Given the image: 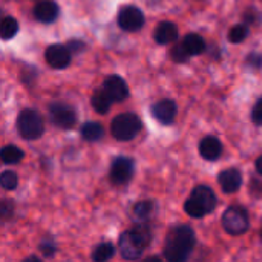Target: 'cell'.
<instances>
[{"instance_id": "6da1fadb", "label": "cell", "mask_w": 262, "mask_h": 262, "mask_svg": "<svg viewBox=\"0 0 262 262\" xmlns=\"http://www.w3.org/2000/svg\"><path fill=\"white\" fill-rule=\"evenodd\" d=\"M195 247V233L192 227L181 224L173 227L164 244V258L170 262L186 261Z\"/></svg>"}, {"instance_id": "7a4b0ae2", "label": "cell", "mask_w": 262, "mask_h": 262, "mask_svg": "<svg viewBox=\"0 0 262 262\" xmlns=\"http://www.w3.org/2000/svg\"><path fill=\"white\" fill-rule=\"evenodd\" d=\"M150 243V230L147 226H137L120 236V253L127 261L140 259L144 249Z\"/></svg>"}, {"instance_id": "3957f363", "label": "cell", "mask_w": 262, "mask_h": 262, "mask_svg": "<svg viewBox=\"0 0 262 262\" xmlns=\"http://www.w3.org/2000/svg\"><path fill=\"white\" fill-rule=\"evenodd\" d=\"M216 207V196L207 186H198L184 204V210L192 218H203Z\"/></svg>"}, {"instance_id": "277c9868", "label": "cell", "mask_w": 262, "mask_h": 262, "mask_svg": "<svg viewBox=\"0 0 262 262\" xmlns=\"http://www.w3.org/2000/svg\"><path fill=\"white\" fill-rule=\"evenodd\" d=\"M143 127L141 120L135 114H120L112 120L111 132L115 140L118 141H130L134 140Z\"/></svg>"}, {"instance_id": "5b68a950", "label": "cell", "mask_w": 262, "mask_h": 262, "mask_svg": "<svg viewBox=\"0 0 262 262\" xmlns=\"http://www.w3.org/2000/svg\"><path fill=\"white\" fill-rule=\"evenodd\" d=\"M17 129H18V134L25 140L32 141V140H37L43 135L45 121L37 111L25 109L20 112V115L17 118Z\"/></svg>"}, {"instance_id": "8992f818", "label": "cell", "mask_w": 262, "mask_h": 262, "mask_svg": "<svg viewBox=\"0 0 262 262\" xmlns=\"http://www.w3.org/2000/svg\"><path fill=\"white\" fill-rule=\"evenodd\" d=\"M223 227L230 235H243L249 229V215L246 209L239 206H232L223 213Z\"/></svg>"}, {"instance_id": "52a82bcc", "label": "cell", "mask_w": 262, "mask_h": 262, "mask_svg": "<svg viewBox=\"0 0 262 262\" xmlns=\"http://www.w3.org/2000/svg\"><path fill=\"white\" fill-rule=\"evenodd\" d=\"M49 115L52 123L60 129H71L77 121L75 111L64 103H52L49 106Z\"/></svg>"}, {"instance_id": "ba28073f", "label": "cell", "mask_w": 262, "mask_h": 262, "mask_svg": "<svg viewBox=\"0 0 262 262\" xmlns=\"http://www.w3.org/2000/svg\"><path fill=\"white\" fill-rule=\"evenodd\" d=\"M134 170H135L134 160L127 157H120L111 166V181L114 184H126L132 180Z\"/></svg>"}, {"instance_id": "9c48e42d", "label": "cell", "mask_w": 262, "mask_h": 262, "mask_svg": "<svg viewBox=\"0 0 262 262\" xmlns=\"http://www.w3.org/2000/svg\"><path fill=\"white\" fill-rule=\"evenodd\" d=\"M118 25L129 32L138 31L144 26V14L137 6H124L118 14Z\"/></svg>"}, {"instance_id": "30bf717a", "label": "cell", "mask_w": 262, "mask_h": 262, "mask_svg": "<svg viewBox=\"0 0 262 262\" xmlns=\"http://www.w3.org/2000/svg\"><path fill=\"white\" fill-rule=\"evenodd\" d=\"M103 91L112 100V103H120L129 97V88L120 75H109L103 83Z\"/></svg>"}, {"instance_id": "8fae6325", "label": "cell", "mask_w": 262, "mask_h": 262, "mask_svg": "<svg viewBox=\"0 0 262 262\" xmlns=\"http://www.w3.org/2000/svg\"><path fill=\"white\" fill-rule=\"evenodd\" d=\"M46 61L54 69H64L71 63V51L63 45H51L46 49Z\"/></svg>"}, {"instance_id": "7c38bea8", "label": "cell", "mask_w": 262, "mask_h": 262, "mask_svg": "<svg viewBox=\"0 0 262 262\" xmlns=\"http://www.w3.org/2000/svg\"><path fill=\"white\" fill-rule=\"evenodd\" d=\"M152 115L161 124H170L177 115V104L172 100H161L152 106Z\"/></svg>"}, {"instance_id": "4fadbf2b", "label": "cell", "mask_w": 262, "mask_h": 262, "mask_svg": "<svg viewBox=\"0 0 262 262\" xmlns=\"http://www.w3.org/2000/svg\"><path fill=\"white\" fill-rule=\"evenodd\" d=\"M218 183L221 186V189L226 193H233L236 192L241 184H243V175L238 169H227L223 170L218 177Z\"/></svg>"}, {"instance_id": "5bb4252c", "label": "cell", "mask_w": 262, "mask_h": 262, "mask_svg": "<svg viewBox=\"0 0 262 262\" xmlns=\"http://www.w3.org/2000/svg\"><path fill=\"white\" fill-rule=\"evenodd\" d=\"M200 154L207 161H216L223 154V144L216 137H206L200 143Z\"/></svg>"}, {"instance_id": "9a60e30c", "label": "cell", "mask_w": 262, "mask_h": 262, "mask_svg": "<svg viewBox=\"0 0 262 262\" xmlns=\"http://www.w3.org/2000/svg\"><path fill=\"white\" fill-rule=\"evenodd\" d=\"M154 38L158 45H169L178 40V28L172 21H163L157 26Z\"/></svg>"}, {"instance_id": "2e32d148", "label": "cell", "mask_w": 262, "mask_h": 262, "mask_svg": "<svg viewBox=\"0 0 262 262\" xmlns=\"http://www.w3.org/2000/svg\"><path fill=\"white\" fill-rule=\"evenodd\" d=\"M34 15L41 23H51L58 17V6L52 0H43L35 5Z\"/></svg>"}, {"instance_id": "e0dca14e", "label": "cell", "mask_w": 262, "mask_h": 262, "mask_svg": "<svg viewBox=\"0 0 262 262\" xmlns=\"http://www.w3.org/2000/svg\"><path fill=\"white\" fill-rule=\"evenodd\" d=\"M181 45H183V48H184V51L187 52L189 57H192V55H200V54H203V51L206 49V41H204V38H203L201 35H198V34H187V35L184 37V40L181 41Z\"/></svg>"}, {"instance_id": "ac0fdd59", "label": "cell", "mask_w": 262, "mask_h": 262, "mask_svg": "<svg viewBox=\"0 0 262 262\" xmlns=\"http://www.w3.org/2000/svg\"><path fill=\"white\" fill-rule=\"evenodd\" d=\"M104 135V129L100 123H95V121H88L81 126V137L89 141V143H94V141H98L101 140Z\"/></svg>"}, {"instance_id": "d6986e66", "label": "cell", "mask_w": 262, "mask_h": 262, "mask_svg": "<svg viewBox=\"0 0 262 262\" xmlns=\"http://www.w3.org/2000/svg\"><path fill=\"white\" fill-rule=\"evenodd\" d=\"M0 160L6 164H15L23 160V152L17 146H5L0 149Z\"/></svg>"}, {"instance_id": "ffe728a7", "label": "cell", "mask_w": 262, "mask_h": 262, "mask_svg": "<svg viewBox=\"0 0 262 262\" xmlns=\"http://www.w3.org/2000/svg\"><path fill=\"white\" fill-rule=\"evenodd\" d=\"M91 101H92V107L98 114H107L109 109H111V103H112V100L107 97V94L104 91H97L92 95V100Z\"/></svg>"}, {"instance_id": "44dd1931", "label": "cell", "mask_w": 262, "mask_h": 262, "mask_svg": "<svg viewBox=\"0 0 262 262\" xmlns=\"http://www.w3.org/2000/svg\"><path fill=\"white\" fill-rule=\"evenodd\" d=\"M114 255H115V247H114L111 243H103V244L97 246V247H95V250L92 252V261H95V262L109 261Z\"/></svg>"}, {"instance_id": "7402d4cb", "label": "cell", "mask_w": 262, "mask_h": 262, "mask_svg": "<svg viewBox=\"0 0 262 262\" xmlns=\"http://www.w3.org/2000/svg\"><path fill=\"white\" fill-rule=\"evenodd\" d=\"M18 31V21L12 17H5L0 21V37L3 40H9L12 38Z\"/></svg>"}, {"instance_id": "603a6c76", "label": "cell", "mask_w": 262, "mask_h": 262, "mask_svg": "<svg viewBox=\"0 0 262 262\" xmlns=\"http://www.w3.org/2000/svg\"><path fill=\"white\" fill-rule=\"evenodd\" d=\"M152 213H154V203L152 201H140L134 207V215L140 221L147 220Z\"/></svg>"}, {"instance_id": "cb8c5ba5", "label": "cell", "mask_w": 262, "mask_h": 262, "mask_svg": "<svg viewBox=\"0 0 262 262\" xmlns=\"http://www.w3.org/2000/svg\"><path fill=\"white\" fill-rule=\"evenodd\" d=\"M247 35H249V28L246 25H236L230 29L229 40L232 43H241L247 38Z\"/></svg>"}, {"instance_id": "d4e9b609", "label": "cell", "mask_w": 262, "mask_h": 262, "mask_svg": "<svg viewBox=\"0 0 262 262\" xmlns=\"http://www.w3.org/2000/svg\"><path fill=\"white\" fill-rule=\"evenodd\" d=\"M18 184V178L14 172L11 170H6L3 173H0V186L5 189V190H14Z\"/></svg>"}, {"instance_id": "484cf974", "label": "cell", "mask_w": 262, "mask_h": 262, "mask_svg": "<svg viewBox=\"0 0 262 262\" xmlns=\"http://www.w3.org/2000/svg\"><path fill=\"white\" fill-rule=\"evenodd\" d=\"M14 213V204L11 200H0V220H8Z\"/></svg>"}, {"instance_id": "4316f807", "label": "cell", "mask_w": 262, "mask_h": 262, "mask_svg": "<svg viewBox=\"0 0 262 262\" xmlns=\"http://www.w3.org/2000/svg\"><path fill=\"white\" fill-rule=\"evenodd\" d=\"M170 54H172V58H173L175 61H178V63H183V61H186V60L189 58V55H187V52L184 51V48H183L181 43H180V45H175Z\"/></svg>"}, {"instance_id": "83f0119b", "label": "cell", "mask_w": 262, "mask_h": 262, "mask_svg": "<svg viewBox=\"0 0 262 262\" xmlns=\"http://www.w3.org/2000/svg\"><path fill=\"white\" fill-rule=\"evenodd\" d=\"M40 250L43 252L45 256H52L55 253V244L52 243V239H45L41 244H40Z\"/></svg>"}, {"instance_id": "f1b7e54d", "label": "cell", "mask_w": 262, "mask_h": 262, "mask_svg": "<svg viewBox=\"0 0 262 262\" xmlns=\"http://www.w3.org/2000/svg\"><path fill=\"white\" fill-rule=\"evenodd\" d=\"M252 120L255 124L262 126V98H259V101L255 104V107L252 111Z\"/></svg>"}, {"instance_id": "f546056e", "label": "cell", "mask_w": 262, "mask_h": 262, "mask_svg": "<svg viewBox=\"0 0 262 262\" xmlns=\"http://www.w3.org/2000/svg\"><path fill=\"white\" fill-rule=\"evenodd\" d=\"M68 49L71 51V54H72V52H74V54H78L80 51L84 49V45H83L80 40H71L69 45H68Z\"/></svg>"}, {"instance_id": "4dcf8cb0", "label": "cell", "mask_w": 262, "mask_h": 262, "mask_svg": "<svg viewBox=\"0 0 262 262\" xmlns=\"http://www.w3.org/2000/svg\"><path fill=\"white\" fill-rule=\"evenodd\" d=\"M256 170H258L259 175H262V155L258 158V161H256Z\"/></svg>"}]
</instances>
